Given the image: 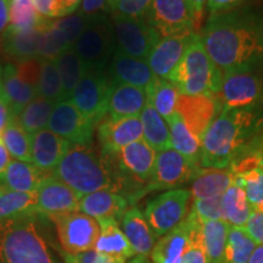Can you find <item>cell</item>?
<instances>
[{"instance_id": "6da1fadb", "label": "cell", "mask_w": 263, "mask_h": 263, "mask_svg": "<svg viewBox=\"0 0 263 263\" xmlns=\"http://www.w3.org/2000/svg\"><path fill=\"white\" fill-rule=\"evenodd\" d=\"M201 38L222 73L263 65V12L250 6L209 16Z\"/></svg>"}, {"instance_id": "7a4b0ae2", "label": "cell", "mask_w": 263, "mask_h": 263, "mask_svg": "<svg viewBox=\"0 0 263 263\" xmlns=\"http://www.w3.org/2000/svg\"><path fill=\"white\" fill-rule=\"evenodd\" d=\"M263 136V110H222L201 141L200 166L227 168Z\"/></svg>"}, {"instance_id": "3957f363", "label": "cell", "mask_w": 263, "mask_h": 263, "mask_svg": "<svg viewBox=\"0 0 263 263\" xmlns=\"http://www.w3.org/2000/svg\"><path fill=\"white\" fill-rule=\"evenodd\" d=\"M42 216L26 212L0 224V263H61L39 227Z\"/></svg>"}, {"instance_id": "277c9868", "label": "cell", "mask_w": 263, "mask_h": 263, "mask_svg": "<svg viewBox=\"0 0 263 263\" xmlns=\"http://www.w3.org/2000/svg\"><path fill=\"white\" fill-rule=\"evenodd\" d=\"M51 174L78 195L99 190L117 193V184L106 157L91 145H72Z\"/></svg>"}, {"instance_id": "5b68a950", "label": "cell", "mask_w": 263, "mask_h": 263, "mask_svg": "<svg viewBox=\"0 0 263 263\" xmlns=\"http://www.w3.org/2000/svg\"><path fill=\"white\" fill-rule=\"evenodd\" d=\"M170 81L176 84L182 95L217 97L219 94L223 73L207 54L199 32L195 33Z\"/></svg>"}, {"instance_id": "8992f818", "label": "cell", "mask_w": 263, "mask_h": 263, "mask_svg": "<svg viewBox=\"0 0 263 263\" xmlns=\"http://www.w3.org/2000/svg\"><path fill=\"white\" fill-rule=\"evenodd\" d=\"M73 48L85 72H106L117 49L112 20L107 14L91 16Z\"/></svg>"}, {"instance_id": "52a82bcc", "label": "cell", "mask_w": 263, "mask_h": 263, "mask_svg": "<svg viewBox=\"0 0 263 263\" xmlns=\"http://www.w3.org/2000/svg\"><path fill=\"white\" fill-rule=\"evenodd\" d=\"M218 99L222 110H263V65L223 73Z\"/></svg>"}, {"instance_id": "ba28073f", "label": "cell", "mask_w": 263, "mask_h": 263, "mask_svg": "<svg viewBox=\"0 0 263 263\" xmlns=\"http://www.w3.org/2000/svg\"><path fill=\"white\" fill-rule=\"evenodd\" d=\"M192 206L190 189L167 190L151 199L144 210L147 223L157 239L177 228L186 218Z\"/></svg>"}, {"instance_id": "9c48e42d", "label": "cell", "mask_w": 263, "mask_h": 263, "mask_svg": "<svg viewBox=\"0 0 263 263\" xmlns=\"http://www.w3.org/2000/svg\"><path fill=\"white\" fill-rule=\"evenodd\" d=\"M145 17L160 38L197 32L201 26L189 0H151Z\"/></svg>"}, {"instance_id": "30bf717a", "label": "cell", "mask_w": 263, "mask_h": 263, "mask_svg": "<svg viewBox=\"0 0 263 263\" xmlns=\"http://www.w3.org/2000/svg\"><path fill=\"white\" fill-rule=\"evenodd\" d=\"M55 226L61 251L68 255L93 250L100 233L97 219L80 211L48 217Z\"/></svg>"}, {"instance_id": "8fae6325", "label": "cell", "mask_w": 263, "mask_h": 263, "mask_svg": "<svg viewBox=\"0 0 263 263\" xmlns=\"http://www.w3.org/2000/svg\"><path fill=\"white\" fill-rule=\"evenodd\" d=\"M114 84L107 71H87L70 100L95 127L106 117L108 100Z\"/></svg>"}, {"instance_id": "7c38bea8", "label": "cell", "mask_w": 263, "mask_h": 263, "mask_svg": "<svg viewBox=\"0 0 263 263\" xmlns=\"http://www.w3.org/2000/svg\"><path fill=\"white\" fill-rule=\"evenodd\" d=\"M202 167L190 162L178 151L166 149L156 154L155 167L149 184L145 188V195L159 190L178 189L184 184L192 183Z\"/></svg>"}, {"instance_id": "4fadbf2b", "label": "cell", "mask_w": 263, "mask_h": 263, "mask_svg": "<svg viewBox=\"0 0 263 263\" xmlns=\"http://www.w3.org/2000/svg\"><path fill=\"white\" fill-rule=\"evenodd\" d=\"M111 20L117 50L128 57L146 60L160 37L149 25L145 16L139 18L111 16Z\"/></svg>"}, {"instance_id": "5bb4252c", "label": "cell", "mask_w": 263, "mask_h": 263, "mask_svg": "<svg viewBox=\"0 0 263 263\" xmlns=\"http://www.w3.org/2000/svg\"><path fill=\"white\" fill-rule=\"evenodd\" d=\"M95 128L71 100H62L55 105L48 123V129L72 145H91Z\"/></svg>"}, {"instance_id": "9a60e30c", "label": "cell", "mask_w": 263, "mask_h": 263, "mask_svg": "<svg viewBox=\"0 0 263 263\" xmlns=\"http://www.w3.org/2000/svg\"><path fill=\"white\" fill-rule=\"evenodd\" d=\"M199 217L190 209L186 218L172 232L159 239L151 252V263H182L192 248Z\"/></svg>"}, {"instance_id": "2e32d148", "label": "cell", "mask_w": 263, "mask_h": 263, "mask_svg": "<svg viewBox=\"0 0 263 263\" xmlns=\"http://www.w3.org/2000/svg\"><path fill=\"white\" fill-rule=\"evenodd\" d=\"M222 111L217 97L207 95H182L177 104V114L183 118L186 127L202 141L206 130Z\"/></svg>"}, {"instance_id": "e0dca14e", "label": "cell", "mask_w": 263, "mask_h": 263, "mask_svg": "<svg viewBox=\"0 0 263 263\" xmlns=\"http://www.w3.org/2000/svg\"><path fill=\"white\" fill-rule=\"evenodd\" d=\"M35 194V212L47 217L76 212L80 210L82 196L52 174L43 180Z\"/></svg>"}, {"instance_id": "ac0fdd59", "label": "cell", "mask_w": 263, "mask_h": 263, "mask_svg": "<svg viewBox=\"0 0 263 263\" xmlns=\"http://www.w3.org/2000/svg\"><path fill=\"white\" fill-rule=\"evenodd\" d=\"M195 33L197 32L183 33L159 39L146 59L151 71L156 77L170 81L171 76L189 48Z\"/></svg>"}, {"instance_id": "d6986e66", "label": "cell", "mask_w": 263, "mask_h": 263, "mask_svg": "<svg viewBox=\"0 0 263 263\" xmlns=\"http://www.w3.org/2000/svg\"><path fill=\"white\" fill-rule=\"evenodd\" d=\"M98 139L101 153L115 154L134 141L143 139V126L140 117L114 118L105 117L98 124Z\"/></svg>"}, {"instance_id": "ffe728a7", "label": "cell", "mask_w": 263, "mask_h": 263, "mask_svg": "<svg viewBox=\"0 0 263 263\" xmlns=\"http://www.w3.org/2000/svg\"><path fill=\"white\" fill-rule=\"evenodd\" d=\"M107 74L114 85L126 84L143 89H147L156 77L146 60L128 57L117 49L107 67Z\"/></svg>"}, {"instance_id": "44dd1931", "label": "cell", "mask_w": 263, "mask_h": 263, "mask_svg": "<svg viewBox=\"0 0 263 263\" xmlns=\"http://www.w3.org/2000/svg\"><path fill=\"white\" fill-rule=\"evenodd\" d=\"M72 144L50 129H42L31 134L32 163L45 172L51 173Z\"/></svg>"}, {"instance_id": "7402d4cb", "label": "cell", "mask_w": 263, "mask_h": 263, "mask_svg": "<svg viewBox=\"0 0 263 263\" xmlns=\"http://www.w3.org/2000/svg\"><path fill=\"white\" fill-rule=\"evenodd\" d=\"M129 206L128 200L112 190H99L82 196L78 211L100 219H115L120 222Z\"/></svg>"}, {"instance_id": "603a6c76", "label": "cell", "mask_w": 263, "mask_h": 263, "mask_svg": "<svg viewBox=\"0 0 263 263\" xmlns=\"http://www.w3.org/2000/svg\"><path fill=\"white\" fill-rule=\"evenodd\" d=\"M50 21L51 20H49L38 27L26 29V31L6 29L2 41H0L3 50L15 62L38 59L43 33Z\"/></svg>"}, {"instance_id": "cb8c5ba5", "label": "cell", "mask_w": 263, "mask_h": 263, "mask_svg": "<svg viewBox=\"0 0 263 263\" xmlns=\"http://www.w3.org/2000/svg\"><path fill=\"white\" fill-rule=\"evenodd\" d=\"M120 227L136 255L149 257L155 248L157 238L139 207H129L120 221Z\"/></svg>"}, {"instance_id": "d4e9b609", "label": "cell", "mask_w": 263, "mask_h": 263, "mask_svg": "<svg viewBox=\"0 0 263 263\" xmlns=\"http://www.w3.org/2000/svg\"><path fill=\"white\" fill-rule=\"evenodd\" d=\"M50 174L32 162L11 160L0 177V188L18 193H35L43 180Z\"/></svg>"}, {"instance_id": "484cf974", "label": "cell", "mask_w": 263, "mask_h": 263, "mask_svg": "<svg viewBox=\"0 0 263 263\" xmlns=\"http://www.w3.org/2000/svg\"><path fill=\"white\" fill-rule=\"evenodd\" d=\"M149 97L146 89L126 84L114 85L108 100L106 116L114 120L139 117Z\"/></svg>"}, {"instance_id": "4316f807", "label": "cell", "mask_w": 263, "mask_h": 263, "mask_svg": "<svg viewBox=\"0 0 263 263\" xmlns=\"http://www.w3.org/2000/svg\"><path fill=\"white\" fill-rule=\"evenodd\" d=\"M0 82H2L3 93H4L16 120L20 112L38 97L37 88L26 83L18 77L15 64L12 62H8L6 65L2 66Z\"/></svg>"}, {"instance_id": "83f0119b", "label": "cell", "mask_w": 263, "mask_h": 263, "mask_svg": "<svg viewBox=\"0 0 263 263\" xmlns=\"http://www.w3.org/2000/svg\"><path fill=\"white\" fill-rule=\"evenodd\" d=\"M98 223L100 227V233L94 245L95 251L122 259L124 262L136 257V252L121 229L120 222L115 219H100Z\"/></svg>"}, {"instance_id": "f1b7e54d", "label": "cell", "mask_w": 263, "mask_h": 263, "mask_svg": "<svg viewBox=\"0 0 263 263\" xmlns=\"http://www.w3.org/2000/svg\"><path fill=\"white\" fill-rule=\"evenodd\" d=\"M234 183V173L227 168H201L192 182V201L222 196Z\"/></svg>"}, {"instance_id": "f546056e", "label": "cell", "mask_w": 263, "mask_h": 263, "mask_svg": "<svg viewBox=\"0 0 263 263\" xmlns=\"http://www.w3.org/2000/svg\"><path fill=\"white\" fill-rule=\"evenodd\" d=\"M221 209L222 221L230 228H244L252 212L244 189L235 182L221 196Z\"/></svg>"}, {"instance_id": "4dcf8cb0", "label": "cell", "mask_w": 263, "mask_h": 263, "mask_svg": "<svg viewBox=\"0 0 263 263\" xmlns=\"http://www.w3.org/2000/svg\"><path fill=\"white\" fill-rule=\"evenodd\" d=\"M139 117L143 126V139L151 149L159 153L172 147L168 123L149 101Z\"/></svg>"}, {"instance_id": "1f68e13d", "label": "cell", "mask_w": 263, "mask_h": 263, "mask_svg": "<svg viewBox=\"0 0 263 263\" xmlns=\"http://www.w3.org/2000/svg\"><path fill=\"white\" fill-rule=\"evenodd\" d=\"M171 130V146L190 162L200 164L201 140L193 134L178 114L167 120Z\"/></svg>"}, {"instance_id": "d6a6232c", "label": "cell", "mask_w": 263, "mask_h": 263, "mask_svg": "<svg viewBox=\"0 0 263 263\" xmlns=\"http://www.w3.org/2000/svg\"><path fill=\"white\" fill-rule=\"evenodd\" d=\"M230 227L224 221H201V236L207 263H223Z\"/></svg>"}, {"instance_id": "836d02e7", "label": "cell", "mask_w": 263, "mask_h": 263, "mask_svg": "<svg viewBox=\"0 0 263 263\" xmlns=\"http://www.w3.org/2000/svg\"><path fill=\"white\" fill-rule=\"evenodd\" d=\"M146 91L149 103L164 120L167 121L177 114V104L180 93L173 82L155 77L153 83L147 87Z\"/></svg>"}, {"instance_id": "e575fe53", "label": "cell", "mask_w": 263, "mask_h": 263, "mask_svg": "<svg viewBox=\"0 0 263 263\" xmlns=\"http://www.w3.org/2000/svg\"><path fill=\"white\" fill-rule=\"evenodd\" d=\"M59 74L61 78L62 93L65 100H70L80 81L85 73L81 59L78 58L74 48H68L55 59Z\"/></svg>"}, {"instance_id": "d590c367", "label": "cell", "mask_w": 263, "mask_h": 263, "mask_svg": "<svg viewBox=\"0 0 263 263\" xmlns=\"http://www.w3.org/2000/svg\"><path fill=\"white\" fill-rule=\"evenodd\" d=\"M91 16L77 11L76 14L65 16L58 20H51L50 29L64 50L73 48L82 32L89 24Z\"/></svg>"}, {"instance_id": "8d00e7d4", "label": "cell", "mask_w": 263, "mask_h": 263, "mask_svg": "<svg viewBox=\"0 0 263 263\" xmlns=\"http://www.w3.org/2000/svg\"><path fill=\"white\" fill-rule=\"evenodd\" d=\"M55 105L50 100L37 97L20 112L16 121L28 134L37 133L48 127Z\"/></svg>"}, {"instance_id": "74e56055", "label": "cell", "mask_w": 263, "mask_h": 263, "mask_svg": "<svg viewBox=\"0 0 263 263\" xmlns=\"http://www.w3.org/2000/svg\"><path fill=\"white\" fill-rule=\"evenodd\" d=\"M35 193H18L0 188V224L22 213L35 211Z\"/></svg>"}, {"instance_id": "f35d334b", "label": "cell", "mask_w": 263, "mask_h": 263, "mask_svg": "<svg viewBox=\"0 0 263 263\" xmlns=\"http://www.w3.org/2000/svg\"><path fill=\"white\" fill-rule=\"evenodd\" d=\"M2 141L9 151L10 156L15 160L32 162L31 134L20 126L17 121L12 120L2 132Z\"/></svg>"}, {"instance_id": "ab89813d", "label": "cell", "mask_w": 263, "mask_h": 263, "mask_svg": "<svg viewBox=\"0 0 263 263\" xmlns=\"http://www.w3.org/2000/svg\"><path fill=\"white\" fill-rule=\"evenodd\" d=\"M256 245L244 228H230L223 263H249Z\"/></svg>"}, {"instance_id": "60d3db41", "label": "cell", "mask_w": 263, "mask_h": 263, "mask_svg": "<svg viewBox=\"0 0 263 263\" xmlns=\"http://www.w3.org/2000/svg\"><path fill=\"white\" fill-rule=\"evenodd\" d=\"M49 20H43L35 11L33 0H10V31H26L38 27Z\"/></svg>"}, {"instance_id": "b9f144b4", "label": "cell", "mask_w": 263, "mask_h": 263, "mask_svg": "<svg viewBox=\"0 0 263 263\" xmlns=\"http://www.w3.org/2000/svg\"><path fill=\"white\" fill-rule=\"evenodd\" d=\"M38 97L58 104L65 100L62 93L61 78L55 60H42L41 74L37 85Z\"/></svg>"}, {"instance_id": "7bdbcfd3", "label": "cell", "mask_w": 263, "mask_h": 263, "mask_svg": "<svg viewBox=\"0 0 263 263\" xmlns=\"http://www.w3.org/2000/svg\"><path fill=\"white\" fill-rule=\"evenodd\" d=\"M234 182L244 189L252 210L263 211V170L257 167L236 174L234 176Z\"/></svg>"}, {"instance_id": "ee69618b", "label": "cell", "mask_w": 263, "mask_h": 263, "mask_svg": "<svg viewBox=\"0 0 263 263\" xmlns=\"http://www.w3.org/2000/svg\"><path fill=\"white\" fill-rule=\"evenodd\" d=\"M151 0H108L111 16L139 18L146 15Z\"/></svg>"}, {"instance_id": "f6af8a7d", "label": "cell", "mask_w": 263, "mask_h": 263, "mask_svg": "<svg viewBox=\"0 0 263 263\" xmlns=\"http://www.w3.org/2000/svg\"><path fill=\"white\" fill-rule=\"evenodd\" d=\"M190 209L195 212L200 221H219L222 219L221 196L192 201Z\"/></svg>"}, {"instance_id": "bcb514c9", "label": "cell", "mask_w": 263, "mask_h": 263, "mask_svg": "<svg viewBox=\"0 0 263 263\" xmlns=\"http://www.w3.org/2000/svg\"><path fill=\"white\" fill-rule=\"evenodd\" d=\"M60 255L65 263H127L122 259L100 254V252L95 251L94 249L77 255H68L61 251Z\"/></svg>"}, {"instance_id": "7dc6e473", "label": "cell", "mask_w": 263, "mask_h": 263, "mask_svg": "<svg viewBox=\"0 0 263 263\" xmlns=\"http://www.w3.org/2000/svg\"><path fill=\"white\" fill-rule=\"evenodd\" d=\"M15 67L16 71H17L18 77L22 81L37 88L42 67L41 59H31V60L16 62Z\"/></svg>"}, {"instance_id": "c3c4849f", "label": "cell", "mask_w": 263, "mask_h": 263, "mask_svg": "<svg viewBox=\"0 0 263 263\" xmlns=\"http://www.w3.org/2000/svg\"><path fill=\"white\" fill-rule=\"evenodd\" d=\"M182 263H207L206 252L203 249L202 236H201V221L197 223L195 232H194V239L192 248L185 255Z\"/></svg>"}, {"instance_id": "681fc988", "label": "cell", "mask_w": 263, "mask_h": 263, "mask_svg": "<svg viewBox=\"0 0 263 263\" xmlns=\"http://www.w3.org/2000/svg\"><path fill=\"white\" fill-rule=\"evenodd\" d=\"M257 0H207L206 8L209 10L210 16H212L232 10L249 8Z\"/></svg>"}, {"instance_id": "f907efd6", "label": "cell", "mask_w": 263, "mask_h": 263, "mask_svg": "<svg viewBox=\"0 0 263 263\" xmlns=\"http://www.w3.org/2000/svg\"><path fill=\"white\" fill-rule=\"evenodd\" d=\"M35 11L43 20L62 17V0H33Z\"/></svg>"}, {"instance_id": "816d5d0a", "label": "cell", "mask_w": 263, "mask_h": 263, "mask_svg": "<svg viewBox=\"0 0 263 263\" xmlns=\"http://www.w3.org/2000/svg\"><path fill=\"white\" fill-rule=\"evenodd\" d=\"M244 229L256 244L263 245V211L252 210Z\"/></svg>"}, {"instance_id": "f5cc1de1", "label": "cell", "mask_w": 263, "mask_h": 263, "mask_svg": "<svg viewBox=\"0 0 263 263\" xmlns=\"http://www.w3.org/2000/svg\"><path fill=\"white\" fill-rule=\"evenodd\" d=\"M80 11L88 16L107 14L110 12L108 0H82Z\"/></svg>"}, {"instance_id": "db71d44e", "label": "cell", "mask_w": 263, "mask_h": 263, "mask_svg": "<svg viewBox=\"0 0 263 263\" xmlns=\"http://www.w3.org/2000/svg\"><path fill=\"white\" fill-rule=\"evenodd\" d=\"M0 73H2V66H0ZM12 120H15L14 115H12L11 107L6 100L4 93H3L2 82H0V134Z\"/></svg>"}, {"instance_id": "11a10c76", "label": "cell", "mask_w": 263, "mask_h": 263, "mask_svg": "<svg viewBox=\"0 0 263 263\" xmlns=\"http://www.w3.org/2000/svg\"><path fill=\"white\" fill-rule=\"evenodd\" d=\"M10 0H0V41L9 27Z\"/></svg>"}, {"instance_id": "9f6ffc18", "label": "cell", "mask_w": 263, "mask_h": 263, "mask_svg": "<svg viewBox=\"0 0 263 263\" xmlns=\"http://www.w3.org/2000/svg\"><path fill=\"white\" fill-rule=\"evenodd\" d=\"M10 162H11V156H10L9 151L6 150L4 143L2 141V137H0V177L5 172Z\"/></svg>"}, {"instance_id": "6f0895ef", "label": "cell", "mask_w": 263, "mask_h": 263, "mask_svg": "<svg viewBox=\"0 0 263 263\" xmlns=\"http://www.w3.org/2000/svg\"><path fill=\"white\" fill-rule=\"evenodd\" d=\"M82 0H62V17L74 14L81 8Z\"/></svg>"}, {"instance_id": "680465c9", "label": "cell", "mask_w": 263, "mask_h": 263, "mask_svg": "<svg viewBox=\"0 0 263 263\" xmlns=\"http://www.w3.org/2000/svg\"><path fill=\"white\" fill-rule=\"evenodd\" d=\"M190 4H192L194 11L199 18V21L202 24L203 20V12H205L206 5H207V0H189Z\"/></svg>"}, {"instance_id": "91938a15", "label": "cell", "mask_w": 263, "mask_h": 263, "mask_svg": "<svg viewBox=\"0 0 263 263\" xmlns=\"http://www.w3.org/2000/svg\"><path fill=\"white\" fill-rule=\"evenodd\" d=\"M249 263H263V245H256Z\"/></svg>"}, {"instance_id": "94428289", "label": "cell", "mask_w": 263, "mask_h": 263, "mask_svg": "<svg viewBox=\"0 0 263 263\" xmlns=\"http://www.w3.org/2000/svg\"><path fill=\"white\" fill-rule=\"evenodd\" d=\"M127 263H151V261L146 256H136V257L130 258V261H128Z\"/></svg>"}, {"instance_id": "6125c7cd", "label": "cell", "mask_w": 263, "mask_h": 263, "mask_svg": "<svg viewBox=\"0 0 263 263\" xmlns=\"http://www.w3.org/2000/svg\"><path fill=\"white\" fill-rule=\"evenodd\" d=\"M259 168L263 170V146L261 151H259Z\"/></svg>"}, {"instance_id": "be15d7a7", "label": "cell", "mask_w": 263, "mask_h": 263, "mask_svg": "<svg viewBox=\"0 0 263 263\" xmlns=\"http://www.w3.org/2000/svg\"><path fill=\"white\" fill-rule=\"evenodd\" d=\"M0 137H2V134H0Z\"/></svg>"}]
</instances>
